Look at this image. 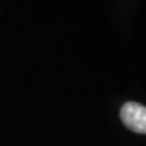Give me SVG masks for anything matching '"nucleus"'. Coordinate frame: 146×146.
<instances>
[{
  "mask_svg": "<svg viewBox=\"0 0 146 146\" xmlns=\"http://www.w3.org/2000/svg\"><path fill=\"white\" fill-rule=\"evenodd\" d=\"M121 119L127 128L138 134H146V107L129 101L121 108Z\"/></svg>",
  "mask_w": 146,
  "mask_h": 146,
  "instance_id": "obj_1",
  "label": "nucleus"
}]
</instances>
